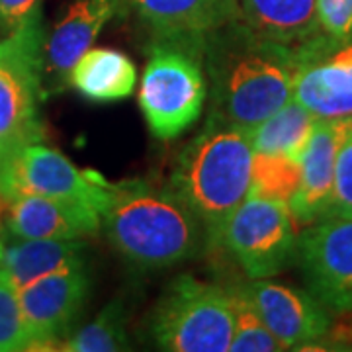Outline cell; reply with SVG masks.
<instances>
[{
    "mask_svg": "<svg viewBox=\"0 0 352 352\" xmlns=\"http://www.w3.org/2000/svg\"><path fill=\"white\" fill-rule=\"evenodd\" d=\"M210 113L251 131L294 98L296 50L256 36L229 20L204 41Z\"/></svg>",
    "mask_w": 352,
    "mask_h": 352,
    "instance_id": "1",
    "label": "cell"
},
{
    "mask_svg": "<svg viewBox=\"0 0 352 352\" xmlns=\"http://www.w3.org/2000/svg\"><path fill=\"white\" fill-rule=\"evenodd\" d=\"M102 227L113 251L139 272L170 268L208 249L206 227L182 196L145 178L112 184Z\"/></svg>",
    "mask_w": 352,
    "mask_h": 352,
    "instance_id": "2",
    "label": "cell"
},
{
    "mask_svg": "<svg viewBox=\"0 0 352 352\" xmlns=\"http://www.w3.org/2000/svg\"><path fill=\"white\" fill-rule=\"evenodd\" d=\"M252 145L247 129L208 113L200 133L178 155L170 186L200 217L208 249L221 247L233 212L249 194Z\"/></svg>",
    "mask_w": 352,
    "mask_h": 352,
    "instance_id": "3",
    "label": "cell"
},
{
    "mask_svg": "<svg viewBox=\"0 0 352 352\" xmlns=\"http://www.w3.org/2000/svg\"><path fill=\"white\" fill-rule=\"evenodd\" d=\"M204 41L153 38L138 100L157 139L173 141L200 120L208 98Z\"/></svg>",
    "mask_w": 352,
    "mask_h": 352,
    "instance_id": "4",
    "label": "cell"
},
{
    "mask_svg": "<svg viewBox=\"0 0 352 352\" xmlns=\"http://www.w3.org/2000/svg\"><path fill=\"white\" fill-rule=\"evenodd\" d=\"M153 342L168 352H227L233 337L231 288L180 274L155 305Z\"/></svg>",
    "mask_w": 352,
    "mask_h": 352,
    "instance_id": "5",
    "label": "cell"
},
{
    "mask_svg": "<svg viewBox=\"0 0 352 352\" xmlns=\"http://www.w3.org/2000/svg\"><path fill=\"white\" fill-rule=\"evenodd\" d=\"M43 51L41 14L0 39V163L43 141L39 118Z\"/></svg>",
    "mask_w": 352,
    "mask_h": 352,
    "instance_id": "6",
    "label": "cell"
},
{
    "mask_svg": "<svg viewBox=\"0 0 352 352\" xmlns=\"http://www.w3.org/2000/svg\"><path fill=\"white\" fill-rule=\"evenodd\" d=\"M112 182L94 170H80L63 153L32 143L0 163V194L8 201L16 196H43L73 201L104 212Z\"/></svg>",
    "mask_w": 352,
    "mask_h": 352,
    "instance_id": "7",
    "label": "cell"
},
{
    "mask_svg": "<svg viewBox=\"0 0 352 352\" xmlns=\"http://www.w3.org/2000/svg\"><path fill=\"white\" fill-rule=\"evenodd\" d=\"M296 219L286 201L247 196L227 221L226 247L247 276L272 278L296 256Z\"/></svg>",
    "mask_w": 352,
    "mask_h": 352,
    "instance_id": "8",
    "label": "cell"
},
{
    "mask_svg": "<svg viewBox=\"0 0 352 352\" xmlns=\"http://www.w3.org/2000/svg\"><path fill=\"white\" fill-rule=\"evenodd\" d=\"M294 261L307 289L329 311H352V217L317 219L298 235Z\"/></svg>",
    "mask_w": 352,
    "mask_h": 352,
    "instance_id": "9",
    "label": "cell"
},
{
    "mask_svg": "<svg viewBox=\"0 0 352 352\" xmlns=\"http://www.w3.org/2000/svg\"><path fill=\"white\" fill-rule=\"evenodd\" d=\"M294 100L319 120L352 118V41L315 36L296 50Z\"/></svg>",
    "mask_w": 352,
    "mask_h": 352,
    "instance_id": "10",
    "label": "cell"
},
{
    "mask_svg": "<svg viewBox=\"0 0 352 352\" xmlns=\"http://www.w3.org/2000/svg\"><path fill=\"white\" fill-rule=\"evenodd\" d=\"M90 296V278L85 268H71L39 278L18 289L30 351L57 349L71 335Z\"/></svg>",
    "mask_w": 352,
    "mask_h": 352,
    "instance_id": "11",
    "label": "cell"
},
{
    "mask_svg": "<svg viewBox=\"0 0 352 352\" xmlns=\"http://www.w3.org/2000/svg\"><path fill=\"white\" fill-rule=\"evenodd\" d=\"M243 286L284 351H305L331 331V311L309 289L286 286L270 278H254Z\"/></svg>",
    "mask_w": 352,
    "mask_h": 352,
    "instance_id": "12",
    "label": "cell"
},
{
    "mask_svg": "<svg viewBox=\"0 0 352 352\" xmlns=\"http://www.w3.org/2000/svg\"><path fill=\"white\" fill-rule=\"evenodd\" d=\"M352 129V118L317 120L302 159V180L289 200V210L300 226H309L327 212L340 145Z\"/></svg>",
    "mask_w": 352,
    "mask_h": 352,
    "instance_id": "13",
    "label": "cell"
},
{
    "mask_svg": "<svg viewBox=\"0 0 352 352\" xmlns=\"http://www.w3.org/2000/svg\"><path fill=\"white\" fill-rule=\"evenodd\" d=\"M127 0H75L45 38L43 71L59 87L69 85L71 69L78 57L94 45L96 38L116 16L127 12Z\"/></svg>",
    "mask_w": 352,
    "mask_h": 352,
    "instance_id": "14",
    "label": "cell"
},
{
    "mask_svg": "<svg viewBox=\"0 0 352 352\" xmlns=\"http://www.w3.org/2000/svg\"><path fill=\"white\" fill-rule=\"evenodd\" d=\"M4 223L14 239L82 241L98 235L102 214L73 201L16 196L6 201Z\"/></svg>",
    "mask_w": 352,
    "mask_h": 352,
    "instance_id": "15",
    "label": "cell"
},
{
    "mask_svg": "<svg viewBox=\"0 0 352 352\" xmlns=\"http://www.w3.org/2000/svg\"><path fill=\"white\" fill-rule=\"evenodd\" d=\"M157 39L204 41L210 32L237 20V0H127Z\"/></svg>",
    "mask_w": 352,
    "mask_h": 352,
    "instance_id": "16",
    "label": "cell"
},
{
    "mask_svg": "<svg viewBox=\"0 0 352 352\" xmlns=\"http://www.w3.org/2000/svg\"><path fill=\"white\" fill-rule=\"evenodd\" d=\"M237 20L256 36L292 50L321 34L317 0H237Z\"/></svg>",
    "mask_w": 352,
    "mask_h": 352,
    "instance_id": "17",
    "label": "cell"
},
{
    "mask_svg": "<svg viewBox=\"0 0 352 352\" xmlns=\"http://www.w3.org/2000/svg\"><path fill=\"white\" fill-rule=\"evenodd\" d=\"M87 243L61 239H16L4 245L0 272L20 289L39 278L87 266Z\"/></svg>",
    "mask_w": 352,
    "mask_h": 352,
    "instance_id": "18",
    "label": "cell"
},
{
    "mask_svg": "<svg viewBox=\"0 0 352 352\" xmlns=\"http://www.w3.org/2000/svg\"><path fill=\"white\" fill-rule=\"evenodd\" d=\"M69 85L87 100H126L133 94L138 85V69L122 51L112 47H90L71 69Z\"/></svg>",
    "mask_w": 352,
    "mask_h": 352,
    "instance_id": "19",
    "label": "cell"
},
{
    "mask_svg": "<svg viewBox=\"0 0 352 352\" xmlns=\"http://www.w3.org/2000/svg\"><path fill=\"white\" fill-rule=\"evenodd\" d=\"M319 118L292 100L249 131L252 153L286 155L302 161Z\"/></svg>",
    "mask_w": 352,
    "mask_h": 352,
    "instance_id": "20",
    "label": "cell"
},
{
    "mask_svg": "<svg viewBox=\"0 0 352 352\" xmlns=\"http://www.w3.org/2000/svg\"><path fill=\"white\" fill-rule=\"evenodd\" d=\"M126 311L120 302L108 303L85 327L65 337L57 351L67 352H116L127 351Z\"/></svg>",
    "mask_w": 352,
    "mask_h": 352,
    "instance_id": "21",
    "label": "cell"
},
{
    "mask_svg": "<svg viewBox=\"0 0 352 352\" xmlns=\"http://www.w3.org/2000/svg\"><path fill=\"white\" fill-rule=\"evenodd\" d=\"M302 180V161L286 155L252 153L251 184L247 196L286 201L294 198Z\"/></svg>",
    "mask_w": 352,
    "mask_h": 352,
    "instance_id": "22",
    "label": "cell"
},
{
    "mask_svg": "<svg viewBox=\"0 0 352 352\" xmlns=\"http://www.w3.org/2000/svg\"><path fill=\"white\" fill-rule=\"evenodd\" d=\"M233 300V337L231 352H278L284 346L266 327L263 317L258 315L251 302L245 286H231Z\"/></svg>",
    "mask_w": 352,
    "mask_h": 352,
    "instance_id": "23",
    "label": "cell"
},
{
    "mask_svg": "<svg viewBox=\"0 0 352 352\" xmlns=\"http://www.w3.org/2000/svg\"><path fill=\"white\" fill-rule=\"evenodd\" d=\"M30 344L18 289L0 272V352L30 351Z\"/></svg>",
    "mask_w": 352,
    "mask_h": 352,
    "instance_id": "24",
    "label": "cell"
},
{
    "mask_svg": "<svg viewBox=\"0 0 352 352\" xmlns=\"http://www.w3.org/2000/svg\"><path fill=\"white\" fill-rule=\"evenodd\" d=\"M331 215L352 217V129L342 141L339 157H337L333 192H331L327 212L323 217H331Z\"/></svg>",
    "mask_w": 352,
    "mask_h": 352,
    "instance_id": "25",
    "label": "cell"
},
{
    "mask_svg": "<svg viewBox=\"0 0 352 352\" xmlns=\"http://www.w3.org/2000/svg\"><path fill=\"white\" fill-rule=\"evenodd\" d=\"M317 25L335 43L352 41V0H317Z\"/></svg>",
    "mask_w": 352,
    "mask_h": 352,
    "instance_id": "26",
    "label": "cell"
},
{
    "mask_svg": "<svg viewBox=\"0 0 352 352\" xmlns=\"http://www.w3.org/2000/svg\"><path fill=\"white\" fill-rule=\"evenodd\" d=\"M41 14V0H0V30L10 34Z\"/></svg>",
    "mask_w": 352,
    "mask_h": 352,
    "instance_id": "27",
    "label": "cell"
},
{
    "mask_svg": "<svg viewBox=\"0 0 352 352\" xmlns=\"http://www.w3.org/2000/svg\"><path fill=\"white\" fill-rule=\"evenodd\" d=\"M4 210H6V200L2 198V194H0V215L4 217Z\"/></svg>",
    "mask_w": 352,
    "mask_h": 352,
    "instance_id": "28",
    "label": "cell"
},
{
    "mask_svg": "<svg viewBox=\"0 0 352 352\" xmlns=\"http://www.w3.org/2000/svg\"><path fill=\"white\" fill-rule=\"evenodd\" d=\"M0 223H2V215H0ZM2 251H4V241L0 239V256H2Z\"/></svg>",
    "mask_w": 352,
    "mask_h": 352,
    "instance_id": "29",
    "label": "cell"
}]
</instances>
